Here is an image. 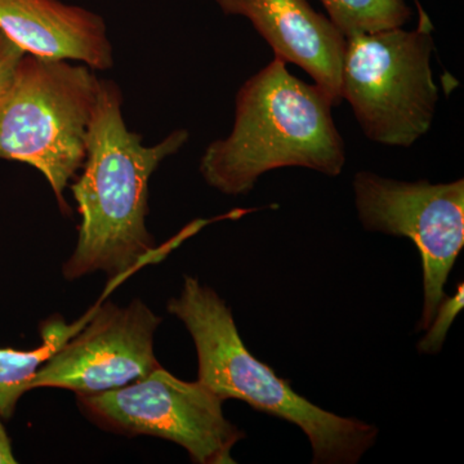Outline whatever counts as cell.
<instances>
[{
	"label": "cell",
	"instance_id": "obj_10",
	"mask_svg": "<svg viewBox=\"0 0 464 464\" xmlns=\"http://www.w3.org/2000/svg\"><path fill=\"white\" fill-rule=\"evenodd\" d=\"M0 30L34 56L78 61L94 70L114 63L103 18L60 0H0Z\"/></svg>",
	"mask_w": 464,
	"mask_h": 464
},
{
	"label": "cell",
	"instance_id": "obj_1",
	"mask_svg": "<svg viewBox=\"0 0 464 464\" xmlns=\"http://www.w3.org/2000/svg\"><path fill=\"white\" fill-rule=\"evenodd\" d=\"M123 96L111 81H101L87 137L83 173L72 185L82 217L78 243L63 265L67 280L97 271L119 280L159 256L146 227L149 182L161 161L188 141L177 130L146 148L142 136L130 132L121 114Z\"/></svg>",
	"mask_w": 464,
	"mask_h": 464
},
{
	"label": "cell",
	"instance_id": "obj_11",
	"mask_svg": "<svg viewBox=\"0 0 464 464\" xmlns=\"http://www.w3.org/2000/svg\"><path fill=\"white\" fill-rule=\"evenodd\" d=\"M93 307L74 324H66L61 317H52L43 325L42 344L30 351L0 348V417L11 420L18 400L27 391L34 375L43 362L66 343L91 319Z\"/></svg>",
	"mask_w": 464,
	"mask_h": 464
},
{
	"label": "cell",
	"instance_id": "obj_3",
	"mask_svg": "<svg viewBox=\"0 0 464 464\" xmlns=\"http://www.w3.org/2000/svg\"><path fill=\"white\" fill-rule=\"evenodd\" d=\"M168 313L185 324L198 353V382L224 400H241L262 413L295 424L313 448V463L356 464L374 447L378 429L341 417L299 395L289 381L249 353L234 315L216 290L186 275Z\"/></svg>",
	"mask_w": 464,
	"mask_h": 464
},
{
	"label": "cell",
	"instance_id": "obj_7",
	"mask_svg": "<svg viewBox=\"0 0 464 464\" xmlns=\"http://www.w3.org/2000/svg\"><path fill=\"white\" fill-rule=\"evenodd\" d=\"M353 186L357 217L366 231L408 237L417 246L424 292L417 331H427L464 246V179L405 182L362 170Z\"/></svg>",
	"mask_w": 464,
	"mask_h": 464
},
{
	"label": "cell",
	"instance_id": "obj_8",
	"mask_svg": "<svg viewBox=\"0 0 464 464\" xmlns=\"http://www.w3.org/2000/svg\"><path fill=\"white\" fill-rule=\"evenodd\" d=\"M160 323L140 299L125 307L97 304L83 328L43 362L30 387L90 396L142 380L161 366L154 353Z\"/></svg>",
	"mask_w": 464,
	"mask_h": 464
},
{
	"label": "cell",
	"instance_id": "obj_6",
	"mask_svg": "<svg viewBox=\"0 0 464 464\" xmlns=\"http://www.w3.org/2000/svg\"><path fill=\"white\" fill-rule=\"evenodd\" d=\"M88 417L111 431L168 440L198 464H232L246 438L224 414L225 400L199 382H186L159 366L121 389L78 396Z\"/></svg>",
	"mask_w": 464,
	"mask_h": 464
},
{
	"label": "cell",
	"instance_id": "obj_13",
	"mask_svg": "<svg viewBox=\"0 0 464 464\" xmlns=\"http://www.w3.org/2000/svg\"><path fill=\"white\" fill-rule=\"evenodd\" d=\"M464 285L460 283L457 286L456 295L451 297L445 295L442 299L441 304L436 311V315L433 316L431 324L427 328L426 337L420 340L418 343V350L422 353H430V355H435L440 353L447 340L449 329H450L451 323L454 322L458 314L462 311L464 306Z\"/></svg>",
	"mask_w": 464,
	"mask_h": 464
},
{
	"label": "cell",
	"instance_id": "obj_12",
	"mask_svg": "<svg viewBox=\"0 0 464 464\" xmlns=\"http://www.w3.org/2000/svg\"><path fill=\"white\" fill-rule=\"evenodd\" d=\"M344 38L402 27L411 20L405 0H320Z\"/></svg>",
	"mask_w": 464,
	"mask_h": 464
},
{
	"label": "cell",
	"instance_id": "obj_14",
	"mask_svg": "<svg viewBox=\"0 0 464 464\" xmlns=\"http://www.w3.org/2000/svg\"><path fill=\"white\" fill-rule=\"evenodd\" d=\"M26 52L18 47L16 43L11 41L5 33L0 30V103L7 96L14 83V75L21 58Z\"/></svg>",
	"mask_w": 464,
	"mask_h": 464
},
{
	"label": "cell",
	"instance_id": "obj_4",
	"mask_svg": "<svg viewBox=\"0 0 464 464\" xmlns=\"http://www.w3.org/2000/svg\"><path fill=\"white\" fill-rule=\"evenodd\" d=\"M99 84L84 63L25 53L0 103V159L38 169L63 213L70 212L63 194L87 157Z\"/></svg>",
	"mask_w": 464,
	"mask_h": 464
},
{
	"label": "cell",
	"instance_id": "obj_5",
	"mask_svg": "<svg viewBox=\"0 0 464 464\" xmlns=\"http://www.w3.org/2000/svg\"><path fill=\"white\" fill-rule=\"evenodd\" d=\"M431 30L395 27L346 38L342 100L372 141L411 148L431 130L439 102Z\"/></svg>",
	"mask_w": 464,
	"mask_h": 464
},
{
	"label": "cell",
	"instance_id": "obj_15",
	"mask_svg": "<svg viewBox=\"0 0 464 464\" xmlns=\"http://www.w3.org/2000/svg\"><path fill=\"white\" fill-rule=\"evenodd\" d=\"M2 418V417H0ZM14 451H12L11 440H9L7 431L0 420V464H14Z\"/></svg>",
	"mask_w": 464,
	"mask_h": 464
},
{
	"label": "cell",
	"instance_id": "obj_2",
	"mask_svg": "<svg viewBox=\"0 0 464 464\" xmlns=\"http://www.w3.org/2000/svg\"><path fill=\"white\" fill-rule=\"evenodd\" d=\"M333 106L319 85L295 78L285 61L275 57L241 85L234 128L208 146L201 176L231 197L248 194L259 177L279 168L340 176L346 146L333 121Z\"/></svg>",
	"mask_w": 464,
	"mask_h": 464
},
{
	"label": "cell",
	"instance_id": "obj_9",
	"mask_svg": "<svg viewBox=\"0 0 464 464\" xmlns=\"http://www.w3.org/2000/svg\"><path fill=\"white\" fill-rule=\"evenodd\" d=\"M228 16L248 18L275 57L301 67L332 100L342 102L346 38L308 0H216Z\"/></svg>",
	"mask_w": 464,
	"mask_h": 464
}]
</instances>
